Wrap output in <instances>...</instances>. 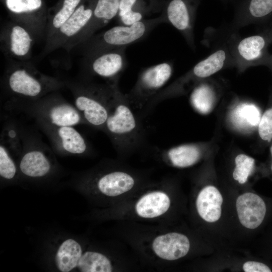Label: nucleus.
<instances>
[{"label": "nucleus", "instance_id": "obj_1", "mask_svg": "<svg viewBox=\"0 0 272 272\" xmlns=\"http://www.w3.org/2000/svg\"><path fill=\"white\" fill-rule=\"evenodd\" d=\"M235 31L230 26L207 31L204 40L212 48L210 55L151 98L146 104V108L151 110L163 100L186 94L198 82L211 78L219 72L226 68L235 67L231 47Z\"/></svg>", "mask_w": 272, "mask_h": 272}, {"label": "nucleus", "instance_id": "obj_2", "mask_svg": "<svg viewBox=\"0 0 272 272\" xmlns=\"http://www.w3.org/2000/svg\"><path fill=\"white\" fill-rule=\"evenodd\" d=\"M126 95L115 90L103 131L115 149L127 154L139 149L144 143V131Z\"/></svg>", "mask_w": 272, "mask_h": 272}, {"label": "nucleus", "instance_id": "obj_3", "mask_svg": "<svg viewBox=\"0 0 272 272\" xmlns=\"http://www.w3.org/2000/svg\"><path fill=\"white\" fill-rule=\"evenodd\" d=\"M55 92L35 100L10 99L6 104V109L27 114L34 118L36 123L52 126H74L87 124L76 107Z\"/></svg>", "mask_w": 272, "mask_h": 272}, {"label": "nucleus", "instance_id": "obj_4", "mask_svg": "<svg viewBox=\"0 0 272 272\" xmlns=\"http://www.w3.org/2000/svg\"><path fill=\"white\" fill-rule=\"evenodd\" d=\"M118 82L105 85L65 82L71 90L76 108L87 124L103 131Z\"/></svg>", "mask_w": 272, "mask_h": 272}, {"label": "nucleus", "instance_id": "obj_5", "mask_svg": "<svg viewBox=\"0 0 272 272\" xmlns=\"http://www.w3.org/2000/svg\"><path fill=\"white\" fill-rule=\"evenodd\" d=\"M6 88L11 99L35 100L64 87L65 82L44 75L29 63H16L5 76Z\"/></svg>", "mask_w": 272, "mask_h": 272}, {"label": "nucleus", "instance_id": "obj_6", "mask_svg": "<svg viewBox=\"0 0 272 272\" xmlns=\"http://www.w3.org/2000/svg\"><path fill=\"white\" fill-rule=\"evenodd\" d=\"M271 42L262 31L258 34L241 37L236 31L232 37L231 47L238 72L258 65L266 66L270 56L268 47Z\"/></svg>", "mask_w": 272, "mask_h": 272}, {"label": "nucleus", "instance_id": "obj_7", "mask_svg": "<svg viewBox=\"0 0 272 272\" xmlns=\"http://www.w3.org/2000/svg\"><path fill=\"white\" fill-rule=\"evenodd\" d=\"M22 149L19 164L21 172L26 176L36 178L46 175L51 165L48 155L50 148L32 131L19 127Z\"/></svg>", "mask_w": 272, "mask_h": 272}, {"label": "nucleus", "instance_id": "obj_8", "mask_svg": "<svg viewBox=\"0 0 272 272\" xmlns=\"http://www.w3.org/2000/svg\"><path fill=\"white\" fill-rule=\"evenodd\" d=\"M172 63L162 62L149 67L139 75L134 86L126 96L132 106L143 109L148 101L161 91L171 77Z\"/></svg>", "mask_w": 272, "mask_h": 272}, {"label": "nucleus", "instance_id": "obj_9", "mask_svg": "<svg viewBox=\"0 0 272 272\" xmlns=\"http://www.w3.org/2000/svg\"><path fill=\"white\" fill-rule=\"evenodd\" d=\"M160 22L141 21L132 25L113 27L101 34L93 41L89 48V56H92L102 51L119 47H124L142 38L153 26Z\"/></svg>", "mask_w": 272, "mask_h": 272}, {"label": "nucleus", "instance_id": "obj_10", "mask_svg": "<svg viewBox=\"0 0 272 272\" xmlns=\"http://www.w3.org/2000/svg\"><path fill=\"white\" fill-rule=\"evenodd\" d=\"M36 123L49 139L52 149L59 153L82 155L91 149L83 136L73 126Z\"/></svg>", "mask_w": 272, "mask_h": 272}, {"label": "nucleus", "instance_id": "obj_11", "mask_svg": "<svg viewBox=\"0 0 272 272\" xmlns=\"http://www.w3.org/2000/svg\"><path fill=\"white\" fill-rule=\"evenodd\" d=\"M93 11L81 5L71 17L52 35L46 40L44 52L48 53L59 48L66 49L81 33L91 20Z\"/></svg>", "mask_w": 272, "mask_h": 272}, {"label": "nucleus", "instance_id": "obj_12", "mask_svg": "<svg viewBox=\"0 0 272 272\" xmlns=\"http://www.w3.org/2000/svg\"><path fill=\"white\" fill-rule=\"evenodd\" d=\"M227 114L228 125L235 131L249 133L257 128L261 114L257 106L250 100L236 97Z\"/></svg>", "mask_w": 272, "mask_h": 272}, {"label": "nucleus", "instance_id": "obj_13", "mask_svg": "<svg viewBox=\"0 0 272 272\" xmlns=\"http://www.w3.org/2000/svg\"><path fill=\"white\" fill-rule=\"evenodd\" d=\"M215 148L212 142L185 143L163 150L162 155L172 166L186 168L196 164L209 151Z\"/></svg>", "mask_w": 272, "mask_h": 272}, {"label": "nucleus", "instance_id": "obj_14", "mask_svg": "<svg viewBox=\"0 0 272 272\" xmlns=\"http://www.w3.org/2000/svg\"><path fill=\"white\" fill-rule=\"evenodd\" d=\"M1 41L8 53L23 60L30 55L34 37L25 26L13 22L7 25L2 31Z\"/></svg>", "mask_w": 272, "mask_h": 272}, {"label": "nucleus", "instance_id": "obj_15", "mask_svg": "<svg viewBox=\"0 0 272 272\" xmlns=\"http://www.w3.org/2000/svg\"><path fill=\"white\" fill-rule=\"evenodd\" d=\"M120 0H98L88 24L70 43L67 50L85 42L99 28L107 24L119 12Z\"/></svg>", "mask_w": 272, "mask_h": 272}, {"label": "nucleus", "instance_id": "obj_16", "mask_svg": "<svg viewBox=\"0 0 272 272\" xmlns=\"http://www.w3.org/2000/svg\"><path fill=\"white\" fill-rule=\"evenodd\" d=\"M222 92V86L217 81L211 78L203 80L191 89L190 104L199 113L209 114L217 105Z\"/></svg>", "mask_w": 272, "mask_h": 272}, {"label": "nucleus", "instance_id": "obj_17", "mask_svg": "<svg viewBox=\"0 0 272 272\" xmlns=\"http://www.w3.org/2000/svg\"><path fill=\"white\" fill-rule=\"evenodd\" d=\"M124 47L116 48L100 52L92 57L90 69L95 75L118 81V76L125 64Z\"/></svg>", "mask_w": 272, "mask_h": 272}, {"label": "nucleus", "instance_id": "obj_18", "mask_svg": "<svg viewBox=\"0 0 272 272\" xmlns=\"http://www.w3.org/2000/svg\"><path fill=\"white\" fill-rule=\"evenodd\" d=\"M236 209L241 224L250 229H255L261 224L266 213V206L263 199L251 192L238 197Z\"/></svg>", "mask_w": 272, "mask_h": 272}, {"label": "nucleus", "instance_id": "obj_19", "mask_svg": "<svg viewBox=\"0 0 272 272\" xmlns=\"http://www.w3.org/2000/svg\"><path fill=\"white\" fill-rule=\"evenodd\" d=\"M152 248L159 257L167 260H175L187 254L190 242L185 235L171 232L156 237L152 243Z\"/></svg>", "mask_w": 272, "mask_h": 272}, {"label": "nucleus", "instance_id": "obj_20", "mask_svg": "<svg viewBox=\"0 0 272 272\" xmlns=\"http://www.w3.org/2000/svg\"><path fill=\"white\" fill-rule=\"evenodd\" d=\"M168 22L183 35L188 45L194 50V18L183 0H172L167 10Z\"/></svg>", "mask_w": 272, "mask_h": 272}, {"label": "nucleus", "instance_id": "obj_21", "mask_svg": "<svg viewBox=\"0 0 272 272\" xmlns=\"http://www.w3.org/2000/svg\"><path fill=\"white\" fill-rule=\"evenodd\" d=\"M272 16V0H250L246 9L231 22L236 30L251 24L266 25Z\"/></svg>", "mask_w": 272, "mask_h": 272}, {"label": "nucleus", "instance_id": "obj_22", "mask_svg": "<svg viewBox=\"0 0 272 272\" xmlns=\"http://www.w3.org/2000/svg\"><path fill=\"white\" fill-rule=\"evenodd\" d=\"M223 197L219 190L213 185L203 187L196 200L197 212L200 217L208 222L218 221L221 215Z\"/></svg>", "mask_w": 272, "mask_h": 272}, {"label": "nucleus", "instance_id": "obj_23", "mask_svg": "<svg viewBox=\"0 0 272 272\" xmlns=\"http://www.w3.org/2000/svg\"><path fill=\"white\" fill-rule=\"evenodd\" d=\"M135 183L134 177L120 170L106 173L99 177L97 185L101 192L108 196H116L131 190Z\"/></svg>", "mask_w": 272, "mask_h": 272}, {"label": "nucleus", "instance_id": "obj_24", "mask_svg": "<svg viewBox=\"0 0 272 272\" xmlns=\"http://www.w3.org/2000/svg\"><path fill=\"white\" fill-rule=\"evenodd\" d=\"M168 195L162 191H154L143 195L137 202V214L144 218H154L165 214L170 206Z\"/></svg>", "mask_w": 272, "mask_h": 272}, {"label": "nucleus", "instance_id": "obj_25", "mask_svg": "<svg viewBox=\"0 0 272 272\" xmlns=\"http://www.w3.org/2000/svg\"><path fill=\"white\" fill-rule=\"evenodd\" d=\"M82 255L80 245L75 240L69 239L59 246L55 257L58 269L62 272H69L77 266Z\"/></svg>", "mask_w": 272, "mask_h": 272}, {"label": "nucleus", "instance_id": "obj_26", "mask_svg": "<svg viewBox=\"0 0 272 272\" xmlns=\"http://www.w3.org/2000/svg\"><path fill=\"white\" fill-rule=\"evenodd\" d=\"M77 266L83 272H110L112 270L111 262L106 256L93 251L83 254Z\"/></svg>", "mask_w": 272, "mask_h": 272}, {"label": "nucleus", "instance_id": "obj_27", "mask_svg": "<svg viewBox=\"0 0 272 272\" xmlns=\"http://www.w3.org/2000/svg\"><path fill=\"white\" fill-rule=\"evenodd\" d=\"M81 0H63L61 7L46 22V40L71 17L76 11Z\"/></svg>", "mask_w": 272, "mask_h": 272}, {"label": "nucleus", "instance_id": "obj_28", "mask_svg": "<svg viewBox=\"0 0 272 272\" xmlns=\"http://www.w3.org/2000/svg\"><path fill=\"white\" fill-rule=\"evenodd\" d=\"M235 168L232 173L233 179L239 183H245L253 173L255 161L253 158L243 152L238 153L235 157Z\"/></svg>", "mask_w": 272, "mask_h": 272}, {"label": "nucleus", "instance_id": "obj_29", "mask_svg": "<svg viewBox=\"0 0 272 272\" xmlns=\"http://www.w3.org/2000/svg\"><path fill=\"white\" fill-rule=\"evenodd\" d=\"M1 141L9 149L21 152L22 144L18 125L13 121L6 123L3 129Z\"/></svg>", "mask_w": 272, "mask_h": 272}, {"label": "nucleus", "instance_id": "obj_30", "mask_svg": "<svg viewBox=\"0 0 272 272\" xmlns=\"http://www.w3.org/2000/svg\"><path fill=\"white\" fill-rule=\"evenodd\" d=\"M41 0H6L9 10L18 16L34 14L42 6Z\"/></svg>", "mask_w": 272, "mask_h": 272}, {"label": "nucleus", "instance_id": "obj_31", "mask_svg": "<svg viewBox=\"0 0 272 272\" xmlns=\"http://www.w3.org/2000/svg\"><path fill=\"white\" fill-rule=\"evenodd\" d=\"M17 172L15 164L10 156L9 149L1 141L0 145V175L6 179L14 178Z\"/></svg>", "mask_w": 272, "mask_h": 272}, {"label": "nucleus", "instance_id": "obj_32", "mask_svg": "<svg viewBox=\"0 0 272 272\" xmlns=\"http://www.w3.org/2000/svg\"><path fill=\"white\" fill-rule=\"evenodd\" d=\"M271 99L272 100V92ZM257 130L260 141L267 143L272 141V105L261 114Z\"/></svg>", "mask_w": 272, "mask_h": 272}, {"label": "nucleus", "instance_id": "obj_33", "mask_svg": "<svg viewBox=\"0 0 272 272\" xmlns=\"http://www.w3.org/2000/svg\"><path fill=\"white\" fill-rule=\"evenodd\" d=\"M119 16L122 24L127 26L141 21L143 19V15L141 13L134 11L132 10Z\"/></svg>", "mask_w": 272, "mask_h": 272}, {"label": "nucleus", "instance_id": "obj_34", "mask_svg": "<svg viewBox=\"0 0 272 272\" xmlns=\"http://www.w3.org/2000/svg\"><path fill=\"white\" fill-rule=\"evenodd\" d=\"M243 269L245 272H270V269L265 264L259 262L249 261L245 262Z\"/></svg>", "mask_w": 272, "mask_h": 272}, {"label": "nucleus", "instance_id": "obj_35", "mask_svg": "<svg viewBox=\"0 0 272 272\" xmlns=\"http://www.w3.org/2000/svg\"><path fill=\"white\" fill-rule=\"evenodd\" d=\"M137 0H120L119 7V16L132 10V8Z\"/></svg>", "mask_w": 272, "mask_h": 272}, {"label": "nucleus", "instance_id": "obj_36", "mask_svg": "<svg viewBox=\"0 0 272 272\" xmlns=\"http://www.w3.org/2000/svg\"><path fill=\"white\" fill-rule=\"evenodd\" d=\"M264 26L261 31L267 36L272 43V22Z\"/></svg>", "mask_w": 272, "mask_h": 272}, {"label": "nucleus", "instance_id": "obj_37", "mask_svg": "<svg viewBox=\"0 0 272 272\" xmlns=\"http://www.w3.org/2000/svg\"><path fill=\"white\" fill-rule=\"evenodd\" d=\"M266 66L269 67V69L272 72V54L270 55L268 62L266 65Z\"/></svg>", "mask_w": 272, "mask_h": 272}, {"label": "nucleus", "instance_id": "obj_38", "mask_svg": "<svg viewBox=\"0 0 272 272\" xmlns=\"http://www.w3.org/2000/svg\"><path fill=\"white\" fill-rule=\"evenodd\" d=\"M270 153L271 157V160H272V144H271L269 148ZM271 170L272 171V162H271Z\"/></svg>", "mask_w": 272, "mask_h": 272}]
</instances>
